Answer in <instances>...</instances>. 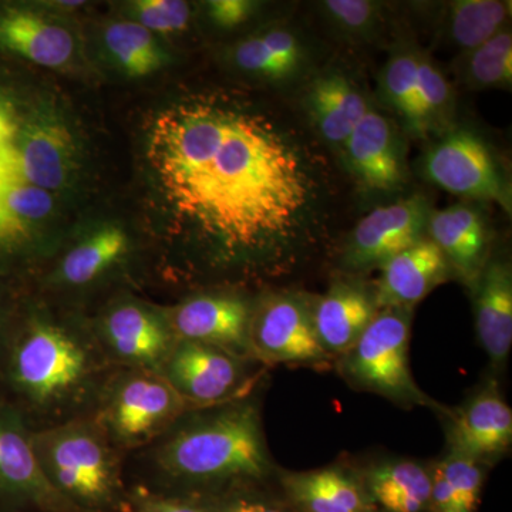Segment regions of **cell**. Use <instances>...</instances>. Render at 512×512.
Instances as JSON below:
<instances>
[{
	"mask_svg": "<svg viewBox=\"0 0 512 512\" xmlns=\"http://www.w3.org/2000/svg\"><path fill=\"white\" fill-rule=\"evenodd\" d=\"M420 136L450 131L454 113V94L444 74L429 57L420 53L417 70Z\"/></svg>",
	"mask_w": 512,
	"mask_h": 512,
	"instance_id": "34",
	"label": "cell"
},
{
	"mask_svg": "<svg viewBox=\"0 0 512 512\" xmlns=\"http://www.w3.org/2000/svg\"><path fill=\"white\" fill-rule=\"evenodd\" d=\"M127 247V237L121 229H100L64 254L53 272L52 282L67 288L92 285L120 262Z\"/></svg>",
	"mask_w": 512,
	"mask_h": 512,
	"instance_id": "26",
	"label": "cell"
},
{
	"mask_svg": "<svg viewBox=\"0 0 512 512\" xmlns=\"http://www.w3.org/2000/svg\"><path fill=\"white\" fill-rule=\"evenodd\" d=\"M419 52L414 49L397 50L382 72L383 100L402 117L414 136H420L419 101H417V70Z\"/></svg>",
	"mask_w": 512,
	"mask_h": 512,
	"instance_id": "31",
	"label": "cell"
},
{
	"mask_svg": "<svg viewBox=\"0 0 512 512\" xmlns=\"http://www.w3.org/2000/svg\"><path fill=\"white\" fill-rule=\"evenodd\" d=\"M510 5L500 0H457L448 5L446 30L461 55L507 28Z\"/></svg>",
	"mask_w": 512,
	"mask_h": 512,
	"instance_id": "29",
	"label": "cell"
},
{
	"mask_svg": "<svg viewBox=\"0 0 512 512\" xmlns=\"http://www.w3.org/2000/svg\"><path fill=\"white\" fill-rule=\"evenodd\" d=\"M92 326L101 349L116 367L160 373L177 343L164 311L138 302L124 301L110 306Z\"/></svg>",
	"mask_w": 512,
	"mask_h": 512,
	"instance_id": "13",
	"label": "cell"
},
{
	"mask_svg": "<svg viewBox=\"0 0 512 512\" xmlns=\"http://www.w3.org/2000/svg\"><path fill=\"white\" fill-rule=\"evenodd\" d=\"M116 369L92 323L33 311L0 333V400L33 431L90 416Z\"/></svg>",
	"mask_w": 512,
	"mask_h": 512,
	"instance_id": "2",
	"label": "cell"
},
{
	"mask_svg": "<svg viewBox=\"0 0 512 512\" xmlns=\"http://www.w3.org/2000/svg\"><path fill=\"white\" fill-rule=\"evenodd\" d=\"M104 42L128 76H147L165 63V55L154 40L153 33L140 23H113L104 32Z\"/></svg>",
	"mask_w": 512,
	"mask_h": 512,
	"instance_id": "30",
	"label": "cell"
},
{
	"mask_svg": "<svg viewBox=\"0 0 512 512\" xmlns=\"http://www.w3.org/2000/svg\"><path fill=\"white\" fill-rule=\"evenodd\" d=\"M329 18L349 35L362 36L372 32L379 22L380 8L369 0H328L323 3Z\"/></svg>",
	"mask_w": 512,
	"mask_h": 512,
	"instance_id": "35",
	"label": "cell"
},
{
	"mask_svg": "<svg viewBox=\"0 0 512 512\" xmlns=\"http://www.w3.org/2000/svg\"><path fill=\"white\" fill-rule=\"evenodd\" d=\"M346 164L365 187L393 191L404 183L406 163L393 124L383 114L367 110L342 146Z\"/></svg>",
	"mask_w": 512,
	"mask_h": 512,
	"instance_id": "19",
	"label": "cell"
},
{
	"mask_svg": "<svg viewBox=\"0 0 512 512\" xmlns=\"http://www.w3.org/2000/svg\"><path fill=\"white\" fill-rule=\"evenodd\" d=\"M315 299L302 292H266L254 302L249 345L265 367H308L329 372L333 360L320 346L313 320Z\"/></svg>",
	"mask_w": 512,
	"mask_h": 512,
	"instance_id": "7",
	"label": "cell"
},
{
	"mask_svg": "<svg viewBox=\"0 0 512 512\" xmlns=\"http://www.w3.org/2000/svg\"><path fill=\"white\" fill-rule=\"evenodd\" d=\"M16 147L13 144H0V164L5 163L10 157L15 156Z\"/></svg>",
	"mask_w": 512,
	"mask_h": 512,
	"instance_id": "40",
	"label": "cell"
},
{
	"mask_svg": "<svg viewBox=\"0 0 512 512\" xmlns=\"http://www.w3.org/2000/svg\"><path fill=\"white\" fill-rule=\"evenodd\" d=\"M53 208L49 192L26 183L18 153L0 164V241L25 234Z\"/></svg>",
	"mask_w": 512,
	"mask_h": 512,
	"instance_id": "27",
	"label": "cell"
},
{
	"mask_svg": "<svg viewBox=\"0 0 512 512\" xmlns=\"http://www.w3.org/2000/svg\"><path fill=\"white\" fill-rule=\"evenodd\" d=\"M256 6L249 0H212L208 3V13L215 25L232 29L247 22L254 15Z\"/></svg>",
	"mask_w": 512,
	"mask_h": 512,
	"instance_id": "37",
	"label": "cell"
},
{
	"mask_svg": "<svg viewBox=\"0 0 512 512\" xmlns=\"http://www.w3.org/2000/svg\"><path fill=\"white\" fill-rule=\"evenodd\" d=\"M134 12L143 28H146L148 32L163 33V35H171L170 25L165 20L163 13L157 6L156 0H140V2L134 3Z\"/></svg>",
	"mask_w": 512,
	"mask_h": 512,
	"instance_id": "38",
	"label": "cell"
},
{
	"mask_svg": "<svg viewBox=\"0 0 512 512\" xmlns=\"http://www.w3.org/2000/svg\"><path fill=\"white\" fill-rule=\"evenodd\" d=\"M375 285L377 308H416L451 272L446 258L429 238L400 252L380 268Z\"/></svg>",
	"mask_w": 512,
	"mask_h": 512,
	"instance_id": "20",
	"label": "cell"
},
{
	"mask_svg": "<svg viewBox=\"0 0 512 512\" xmlns=\"http://www.w3.org/2000/svg\"><path fill=\"white\" fill-rule=\"evenodd\" d=\"M254 302L237 293L208 292L191 296L164 313L175 339L214 346L255 360L249 345Z\"/></svg>",
	"mask_w": 512,
	"mask_h": 512,
	"instance_id": "14",
	"label": "cell"
},
{
	"mask_svg": "<svg viewBox=\"0 0 512 512\" xmlns=\"http://www.w3.org/2000/svg\"><path fill=\"white\" fill-rule=\"evenodd\" d=\"M33 448L43 474L77 512H130L127 457L92 417L33 431Z\"/></svg>",
	"mask_w": 512,
	"mask_h": 512,
	"instance_id": "4",
	"label": "cell"
},
{
	"mask_svg": "<svg viewBox=\"0 0 512 512\" xmlns=\"http://www.w3.org/2000/svg\"><path fill=\"white\" fill-rule=\"evenodd\" d=\"M16 133H18V123H16L15 113L9 103L0 99V144H13Z\"/></svg>",
	"mask_w": 512,
	"mask_h": 512,
	"instance_id": "39",
	"label": "cell"
},
{
	"mask_svg": "<svg viewBox=\"0 0 512 512\" xmlns=\"http://www.w3.org/2000/svg\"><path fill=\"white\" fill-rule=\"evenodd\" d=\"M423 170L451 194L495 202L511 214V190L493 154L473 131L450 130L427 151Z\"/></svg>",
	"mask_w": 512,
	"mask_h": 512,
	"instance_id": "10",
	"label": "cell"
},
{
	"mask_svg": "<svg viewBox=\"0 0 512 512\" xmlns=\"http://www.w3.org/2000/svg\"><path fill=\"white\" fill-rule=\"evenodd\" d=\"M16 150L26 183L49 192L69 181L76 150L62 121L52 117L33 121Z\"/></svg>",
	"mask_w": 512,
	"mask_h": 512,
	"instance_id": "22",
	"label": "cell"
},
{
	"mask_svg": "<svg viewBox=\"0 0 512 512\" xmlns=\"http://www.w3.org/2000/svg\"><path fill=\"white\" fill-rule=\"evenodd\" d=\"M0 47L39 66L62 67L74 52L73 36L59 25L28 10L9 9L0 15Z\"/></svg>",
	"mask_w": 512,
	"mask_h": 512,
	"instance_id": "23",
	"label": "cell"
},
{
	"mask_svg": "<svg viewBox=\"0 0 512 512\" xmlns=\"http://www.w3.org/2000/svg\"><path fill=\"white\" fill-rule=\"evenodd\" d=\"M278 481L299 512H376L350 458L313 470L279 467Z\"/></svg>",
	"mask_w": 512,
	"mask_h": 512,
	"instance_id": "17",
	"label": "cell"
},
{
	"mask_svg": "<svg viewBox=\"0 0 512 512\" xmlns=\"http://www.w3.org/2000/svg\"><path fill=\"white\" fill-rule=\"evenodd\" d=\"M130 512H211L207 501L191 495L153 493L131 485Z\"/></svg>",
	"mask_w": 512,
	"mask_h": 512,
	"instance_id": "36",
	"label": "cell"
},
{
	"mask_svg": "<svg viewBox=\"0 0 512 512\" xmlns=\"http://www.w3.org/2000/svg\"><path fill=\"white\" fill-rule=\"evenodd\" d=\"M478 343L495 379L507 370L512 348V268L503 258L490 256L471 289Z\"/></svg>",
	"mask_w": 512,
	"mask_h": 512,
	"instance_id": "18",
	"label": "cell"
},
{
	"mask_svg": "<svg viewBox=\"0 0 512 512\" xmlns=\"http://www.w3.org/2000/svg\"><path fill=\"white\" fill-rule=\"evenodd\" d=\"M147 157L165 197L214 242L222 264L269 274L292 264L308 180L268 121L218 104H178L154 120Z\"/></svg>",
	"mask_w": 512,
	"mask_h": 512,
	"instance_id": "1",
	"label": "cell"
},
{
	"mask_svg": "<svg viewBox=\"0 0 512 512\" xmlns=\"http://www.w3.org/2000/svg\"><path fill=\"white\" fill-rule=\"evenodd\" d=\"M379 311L375 286L365 284L355 275L336 278L313 305L320 346L335 360L355 345Z\"/></svg>",
	"mask_w": 512,
	"mask_h": 512,
	"instance_id": "15",
	"label": "cell"
},
{
	"mask_svg": "<svg viewBox=\"0 0 512 512\" xmlns=\"http://www.w3.org/2000/svg\"><path fill=\"white\" fill-rule=\"evenodd\" d=\"M460 74L470 89L511 86L512 36L505 28L483 45L461 55Z\"/></svg>",
	"mask_w": 512,
	"mask_h": 512,
	"instance_id": "32",
	"label": "cell"
},
{
	"mask_svg": "<svg viewBox=\"0 0 512 512\" xmlns=\"http://www.w3.org/2000/svg\"><path fill=\"white\" fill-rule=\"evenodd\" d=\"M268 367L237 355L187 340H177L160 375L190 404L197 407L231 402L268 382Z\"/></svg>",
	"mask_w": 512,
	"mask_h": 512,
	"instance_id": "8",
	"label": "cell"
},
{
	"mask_svg": "<svg viewBox=\"0 0 512 512\" xmlns=\"http://www.w3.org/2000/svg\"><path fill=\"white\" fill-rule=\"evenodd\" d=\"M202 498L211 512H299L282 490L278 474L264 480L239 481Z\"/></svg>",
	"mask_w": 512,
	"mask_h": 512,
	"instance_id": "33",
	"label": "cell"
},
{
	"mask_svg": "<svg viewBox=\"0 0 512 512\" xmlns=\"http://www.w3.org/2000/svg\"><path fill=\"white\" fill-rule=\"evenodd\" d=\"M490 468L446 446L431 460V512H478Z\"/></svg>",
	"mask_w": 512,
	"mask_h": 512,
	"instance_id": "25",
	"label": "cell"
},
{
	"mask_svg": "<svg viewBox=\"0 0 512 512\" xmlns=\"http://www.w3.org/2000/svg\"><path fill=\"white\" fill-rule=\"evenodd\" d=\"M446 446L456 448L483 466L493 468L510 453L512 410L500 380L488 373L463 403L439 414Z\"/></svg>",
	"mask_w": 512,
	"mask_h": 512,
	"instance_id": "11",
	"label": "cell"
},
{
	"mask_svg": "<svg viewBox=\"0 0 512 512\" xmlns=\"http://www.w3.org/2000/svg\"><path fill=\"white\" fill-rule=\"evenodd\" d=\"M431 210L424 195L376 208L360 220L340 258L348 275L382 268L393 256L423 241Z\"/></svg>",
	"mask_w": 512,
	"mask_h": 512,
	"instance_id": "12",
	"label": "cell"
},
{
	"mask_svg": "<svg viewBox=\"0 0 512 512\" xmlns=\"http://www.w3.org/2000/svg\"><path fill=\"white\" fill-rule=\"evenodd\" d=\"M234 62L244 72L269 80L289 79L303 64L305 52L295 33L271 29L248 37L232 53Z\"/></svg>",
	"mask_w": 512,
	"mask_h": 512,
	"instance_id": "28",
	"label": "cell"
},
{
	"mask_svg": "<svg viewBox=\"0 0 512 512\" xmlns=\"http://www.w3.org/2000/svg\"><path fill=\"white\" fill-rule=\"evenodd\" d=\"M32 436L22 414L0 400V512H77L46 480Z\"/></svg>",
	"mask_w": 512,
	"mask_h": 512,
	"instance_id": "9",
	"label": "cell"
},
{
	"mask_svg": "<svg viewBox=\"0 0 512 512\" xmlns=\"http://www.w3.org/2000/svg\"><path fill=\"white\" fill-rule=\"evenodd\" d=\"M3 328H5V326H0V333H2Z\"/></svg>",
	"mask_w": 512,
	"mask_h": 512,
	"instance_id": "41",
	"label": "cell"
},
{
	"mask_svg": "<svg viewBox=\"0 0 512 512\" xmlns=\"http://www.w3.org/2000/svg\"><path fill=\"white\" fill-rule=\"evenodd\" d=\"M427 235L446 258L453 275L471 291L491 256L481 215L464 204L431 211Z\"/></svg>",
	"mask_w": 512,
	"mask_h": 512,
	"instance_id": "21",
	"label": "cell"
},
{
	"mask_svg": "<svg viewBox=\"0 0 512 512\" xmlns=\"http://www.w3.org/2000/svg\"><path fill=\"white\" fill-rule=\"evenodd\" d=\"M413 318L414 308L380 309L355 345L333 360L332 370L356 392L376 394L404 410L430 409L439 416L447 406L424 392L410 369Z\"/></svg>",
	"mask_w": 512,
	"mask_h": 512,
	"instance_id": "5",
	"label": "cell"
},
{
	"mask_svg": "<svg viewBox=\"0 0 512 512\" xmlns=\"http://www.w3.org/2000/svg\"><path fill=\"white\" fill-rule=\"evenodd\" d=\"M305 106L322 137L340 148L369 110L355 84L336 73L309 86Z\"/></svg>",
	"mask_w": 512,
	"mask_h": 512,
	"instance_id": "24",
	"label": "cell"
},
{
	"mask_svg": "<svg viewBox=\"0 0 512 512\" xmlns=\"http://www.w3.org/2000/svg\"><path fill=\"white\" fill-rule=\"evenodd\" d=\"M266 383L231 402L188 410L151 446L128 456L141 473L130 485L205 497L239 481L275 477L281 466L266 439Z\"/></svg>",
	"mask_w": 512,
	"mask_h": 512,
	"instance_id": "3",
	"label": "cell"
},
{
	"mask_svg": "<svg viewBox=\"0 0 512 512\" xmlns=\"http://www.w3.org/2000/svg\"><path fill=\"white\" fill-rule=\"evenodd\" d=\"M353 461L376 512H431V460L377 454Z\"/></svg>",
	"mask_w": 512,
	"mask_h": 512,
	"instance_id": "16",
	"label": "cell"
},
{
	"mask_svg": "<svg viewBox=\"0 0 512 512\" xmlns=\"http://www.w3.org/2000/svg\"><path fill=\"white\" fill-rule=\"evenodd\" d=\"M191 409L160 373L117 367L89 417L128 457L151 446Z\"/></svg>",
	"mask_w": 512,
	"mask_h": 512,
	"instance_id": "6",
	"label": "cell"
}]
</instances>
